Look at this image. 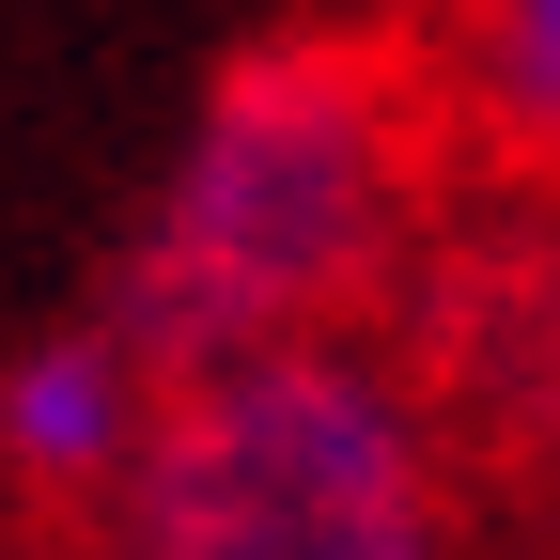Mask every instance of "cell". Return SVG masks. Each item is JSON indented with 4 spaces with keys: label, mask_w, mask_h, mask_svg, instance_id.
<instances>
[{
    "label": "cell",
    "mask_w": 560,
    "mask_h": 560,
    "mask_svg": "<svg viewBox=\"0 0 560 560\" xmlns=\"http://www.w3.org/2000/svg\"><path fill=\"white\" fill-rule=\"evenodd\" d=\"M405 219H420L405 79L342 32H296V47H249L187 109L109 312L172 374L265 359V342H359V296L405 265Z\"/></svg>",
    "instance_id": "obj_1"
},
{
    "label": "cell",
    "mask_w": 560,
    "mask_h": 560,
    "mask_svg": "<svg viewBox=\"0 0 560 560\" xmlns=\"http://www.w3.org/2000/svg\"><path fill=\"white\" fill-rule=\"evenodd\" d=\"M109 560H467V482L374 342H265L172 389Z\"/></svg>",
    "instance_id": "obj_2"
},
{
    "label": "cell",
    "mask_w": 560,
    "mask_h": 560,
    "mask_svg": "<svg viewBox=\"0 0 560 560\" xmlns=\"http://www.w3.org/2000/svg\"><path fill=\"white\" fill-rule=\"evenodd\" d=\"M172 359L140 342L125 312H79L0 359V499L16 514H125V482L156 467V420H172Z\"/></svg>",
    "instance_id": "obj_3"
},
{
    "label": "cell",
    "mask_w": 560,
    "mask_h": 560,
    "mask_svg": "<svg viewBox=\"0 0 560 560\" xmlns=\"http://www.w3.org/2000/svg\"><path fill=\"white\" fill-rule=\"evenodd\" d=\"M452 79L514 156L560 172V0H452Z\"/></svg>",
    "instance_id": "obj_4"
},
{
    "label": "cell",
    "mask_w": 560,
    "mask_h": 560,
    "mask_svg": "<svg viewBox=\"0 0 560 560\" xmlns=\"http://www.w3.org/2000/svg\"><path fill=\"white\" fill-rule=\"evenodd\" d=\"M16 560H109V545H16Z\"/></svg>",
    "instance_id": "obj_5"
}]
</instances>
